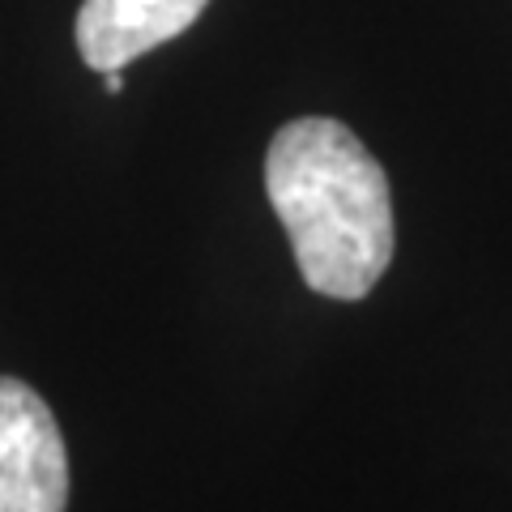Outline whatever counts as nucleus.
Listing matches in <instances>:
<instances>
[{
  "label": "nucleus",
  "instance_id": "nucleus-1",
  "mask_svg": "<svg viewBox=\"0 0 512 512\" xmlns=\"http://www.w3.org/2000/svg\"><path fill=\"white\" fill-rule=\"evenodd\" d=\"M265 192L316 295H372L397 244L393 192L355 128L333 116L282 124L265 150Z\"/></svg>",
  "mask_w": 512,
  "mask_h": 512
},
{
  "label": "nucleus",
  "instance_id": "nucleus-2",
  "mask_svg": "<svg viewBox=\"0 0 512 512\" xmlns=\"http://www.w3.org/2000/svg\"><path fill=\"white\" fill-rule=\"evenodd\" d=\"M69 508V453L56 414L26 380L0 376V512Z\"/></svg>",
  "mask_w": 512,
  "mask_h": 512
},
{
  "label": "nucleus",
  "instance_id": "nucleus-3",
  "mask_svg": "<svg viewBox=\"0 0 512 512\" xmlns=\"http://www.w3.org/2000/svg\"><path fill=\"white\" fill-rule=\"evenodd\" d=\"M210 0H82L77 52L94 73L128 69L137 56L184 35Z\"/></svg>",
  "mask_w": 512,
  "mask_h": 512
},
{
  "label": "nucleus",
  "instance_id": "nucleus-4",
  "mask_svg": "<svg viewBox=\"0 0 512 512\" xmlns=\"http://www.w3.org/2000/svg\"><path fill=\"white\" fill-rule=\"evenodd\" d=\"M103 90H107V94H120V90H124V69H107V73H103Z\"/></svg>",
  "mask_w": 512,
  "mask_h": 512
}]
</instances>
